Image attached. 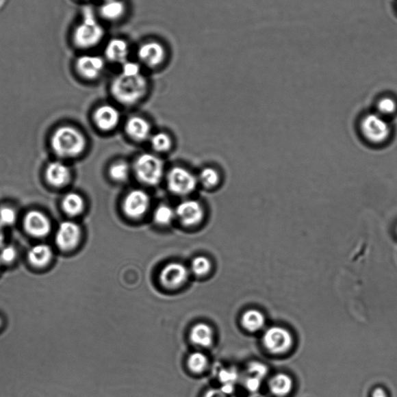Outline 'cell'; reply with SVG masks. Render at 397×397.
<instances>
[{
	"instance_id": "obj_1",
	"label": "cell",
	"mask_w": 397,
	"mask_h": 397,
	"mask_svg": "<svg viewBox=\"0 0 397 397\" xmlns=\"http://www.w3.org/2000/svg\"><path fill=\"white\" fill-rule=\"evenodd\" d=\"M104 37L105 29L98 13L91 5H85L71 34L73 44L79 50L89 51L101 44Z\"/></svg>"
},
{
	"instance_id": "obj_2",
	"label": "cell",
	"mask_w": 397,
	"mask_h": 397,
	"mask_svg": "<svg viewBox=\"0 0 397 397\" xmlns=\"http://www.w3.org/2000/svg\"><path fill=\"white\" fill-rule=\"evenodd\" d=\"M148 86V80L142 73L127 74L120 72L111 83L110 91L119 103L133 105L144 97Z\"/></svg>"
},
{
	"instance_id": "obj_3",
	"label": "cell",
	"mask_w": 397,
	"mask_h": 397,
	"mask_svg": "<svg viewBox=\"0 0 397 397\" xmlns=\"http://www.w3.org/2000/svg\"><path fill=\"white\" fill-rule=\"evenodd\" d=\"M51 148L62 157H75L83 153L86 145V139L73 127H62L51 137Z\"/></svg>"
},
{
	"instance_id": "obj_4",
	"label": "cell",
	"mask_w": 397,
	"mask_h": 397,
	"mask_svg": "<svg viewBox=\"0 0 397 397\" xmlns=\"http://www.w3.org/2000/svg\"><path fill=\"white\" fill-rule=\"evenodd\" d=\"M359 130L365 141L375 146L386 144L392 134L387 119L377 113L365 115L360 121Z\"/></svg>"
},
{
	"instance_id": "obj_5",
	"label": "cell",
	"mask_w": 397,
	"mask_h": 397,
	"mask_svg": "<svg viewBox=\"0 0 397 397\" xmlns=\"http://www.w3.org/2000/svg\"><path fill=\"white\" fill-rule=\"evenodd\" d=\"M134 172L142 183L155 185L159 183L164 172V164L157 156L151 154L140 155L134 163Z\"/></svg>"
},
{
	"instance_id": "obj_6",
	"label": "cell",
	"mask_w": 397,
	"mask_h": 397,
	"mask_svg": "<svg viewBox=\"0 0 397 397\" xmlns=\"http://www.w3.org/2000/svg\"><path fill=\"white\" fill-rule=\"evenodd\" d=\"M138 62L142 66L157 68L166 61L167 50L164 44L157 40H148L138 47Z\"/></svg>"
},
{
	"instance_id": "obj_7",
	"label": "cell",
	"mask_w": 397,
	"mask_h": 397,
	"mask_svg": "<svg viewBox=\"0 0 397 397\" xmlns=\"http://www.w3.org/2000/svg\"><path fill=\"white\" fill-rule=\"evenodd\" d=\"M106 65L104 57L89 53L79 55L74 62L75 72L80 77L89 81L101 77Z\"/></svg>"
},
{
	"instance_id": "obj_8",
	"label": "cell",
	"mask_w": 397,
	"mask_h": 397,
	"mask_svg": "<svg viewBox=\"0 0 397 397\" xmlns=\"http://www.w3.org/2000/svg\"><path fill=\"white\" fill-rule=\"evenodd\" d=\"M167 184L169 190L175 195L185 196L195 190L197 179L185 168L176 167L168 172Z\"/></svg>"
},
{
	"instance_id": "obj_9",
	"label": "cell",
	"mask_w": 397,
	"mask_h": 397,
	"mask_svg": "<svg viewBox=\"0 0 397 397\" xmlns=\"http://www.w3.org/2000/svg\"><path fill=\"white\" fill-rule=\"evenodd\" d=\"M189 270L180 262H171L162 268L159 273V281L162 287L168 290L179 289L188 282Z\"/></svg>"
},
{
	"instance_id": "obj_10",
	"label": "cell",
	"mask_w": 397,
	"mask_h": 397,
	"mask_svg": "<svg viewBox=\"0 0 397 397\" xmlns=\"http://www.w3.org/2000/svg\"><path fill=\"white\" fill-rule=\"evenodd\" d=\"M266 348L273 354L280 355L289 351L293 346V337L290 333L280 326H273L264 335Z\"/></svg>"
},
{
	"instance_id": "obj_11",
	"label": "cell",
	"mask_w": 397,
	"mask_h": 397,
	"mask_svg": "<svg viewBox=\"0 0 397 397\" xmlns=\"http://www.w3.org/2000/svg\"><path fill=\"white\" fill-rule=\"evenodd\" d=\"M150 206V197L141 190L131 191L123 203V209L128 218L138 219L147 212Z\"/></svg>"
},
{
	"instance_id": "obj_12",
	"label": "cell",
	"mask_w": 397,
	"mask_h": 397,
	"mask_svg": "<svg viewBox=\"0 0 397 397\" xmlns=\"http://www.w3.org/2000/svg\"><path fill=\"white\" fill-rule=\"evenodd\" d=\"M81 237L80 227L72 221H65L58 227L55 242L62 251H71L77 246Z\"/></svg>"
},
{
	"instance_id": "obj_13",
	"label": "cell",
	"mask_w": 397,
	"mask_h": 397,
	"mask_svg": "<svg viewBox=\"0 0 397 397\" xmlns=\"http://www.w3.org/2000/svg\"><path fill=\"white\" fill-rule=\"evenodd\" d=\"M131 47L127 40L121 38L110 39L105 46L104 58L107 62L122 66L129 61Z\"/></svg>"
},
{
	"instance_id": "obj_14",
	"label": "cell",
	"mask_w": 397,
	"mask_h": 397,
	"mask_svg": "<svg viewBox=\"0 0 397 397\" xmlns=\"http://www.w3.org/2000/svg\"><path fill=\"white\" fill-rule=\"evenodd\" d=\"M176 216L183 225L195 226L202 220L203 209L197 201H185L179 204L176 209Z\"/></svg>"
},
{
	"instance_id": "obj_15",
	"label": "cell",
	"mask_w": 397,
	"mask_h": 397,
	"mask_svg": "<svg viewBox=\"0 0 397 397\" xmlns=\"http://www.w3.org/2000/svg\"><path fill=\"white\" fill-rule=\"evenodd\" d=\"M26 231L33 237L43 238L49 235L51 231L50 220L42 212H29L23 220Z\"/></svg>"
},
{
	"instance_id": "obj_16",
	"label": "cell",
	"mask_w": 397,
	"mask_h": 397,
	"mask_svg": "<svg viewBox=\"0 0 397 397\" xmlns=\"http://www.w3.org/2000/svg\"><path fill=\"white\" fill-rule=\"evenodd\" d=\"M127 5L124 0H103L98 9L99 18L109 22L119 21L124 18Z\"/></svg>"
},
{
	"instance_id": "obj_17",
	"label": "cell",
	"mask_w": 397,
	"mask_h": 397,
	"mask_svg": "<svg viewBox=\"0 0 397 397\" xmlns=\"http://www.w3.org/2000/svg\"><path fill=\"white\" fill-rule=\"evenodd\" d=\"M119 120L118 110L110 105L99 107L94 114L95 124L103 131L113 130L118 125Z\"/></svg>"
},
{
	"instance_id": "obj_18",
	"label": "cell",
	"mask_w": 397,
	"mask_h": 397,
	"mask_svg": "<svg viewBox=\"0 0 397 397\" xmlns=\"http://www.w3.org/2000/svg\"><path fill=\"white\" fill-rule=\"evenodd\" d=\"M46 179L55 188H62L68 183L70 180L69 168L61 162H51L46 169Z\"/></svg>"
},
{
	"instance_id": "obj_19",
	"label": "cell",
	"mask_w": 397,
	"mask_h": 397,
	"mask_svg": "<svg viewBox=\"0 0 397 397\" xmlns=\"http://www.w3.org/2000/svg\"><path fill=\"white\" fill-rule=\"evenodd\" d=\"M190 341L195 346L208 348L212 346L214 338V330L209 324L198 323L192 326L190 333Z\"/></svg>"
},
{
	"instance_id": "obj_20",
	"label": "cell",
	"mask_w": 397,
	"mask_h": 397,
	"mask_svg": "<svg viewBox=\"0 0 397 397\" xmlns=\"http://www.w3.org/2000/svg\"><path fill=\"white\" fill-rule=\"evenodd\" d=\"M125 129L128 136L139 142L147 139L151 133L149 123L139 116H132L128 120Z\"/></svg>"
},
{
	"instance_id": "obj_21",
	"label": "cell",
	"mask_w": 397,
	"mask_h": 397,
	"mask_svg": "<svg viewBox=\"0 0 397 397\" xmlns=\"http://www.w3.org/2000/svg\"><path fill=\"white\" fill-rule=\"evenodd\" d=\"M52 259V250L49 245L39 244L32 247L28 253V260L36 267H44Z\"/></svg>"
},
{
	"instance_id": "obj_22",
	"label": "cell",
	"mask_w": 397,
	"mask_h": 397,
	"mask_svg": "<svg viewBox=\"0 0 397 397\" xmlns=\"http://www.w3.org/2000/svg\"><path fill=\"white\" fill-rule=\"evenodd\" d=\"M270 388L274 395L279 397L285 396L293 389V381L287 375L278 374L271 379Z\"/></svg>"
},
{
	"instance_id": "obj_23",
	"label": "cell",
	"mask_w": 397,
	"mask_h": 397,
	"mask_svg": "<svg viewBox=\"0 0 397 397\" xmlns=\"http://www.w3.org/2000/svg\"><path fill=\"white\" fill-rule=\"evenodd\" d=\"M264 324V315L256 309H249L242 315V324L243 328L249 332L260 330Z\"/></svg>"
},
{
	"instance_id": "obj_24",
	"label": "cell",
	"mask_w": 397,
	"mask_h": 397,
	"mask_svg": "<svg viewBox=\"0 0 397 397\" xmlns=\"http://www.w3.org/2000/svg\"><path fill=\"white\" fill-rule=\"evenodd\" d=\"M62 208L68 215L75 217L83 212L84 201L83 197L75 192L68 194L62 201Z\"/></svg>"
},
{
	"instance_id": "obj_25",
	"label": "cell",
	"mask_w": 397,
	"mask_h": 397,
	"mask_svg": "<svg viewBox=\"0 0 397 397\" xmlns=\"http://www.w3.org/2000/svg\"><path fill=\"white\" fill-rule=\"evenodd\" d=\"M209 361L206 355L200 352L192 353L188 360L190 370L195 374H201L207 370Z\"/></svg>"
},
{
	"instance_id": "obj_26",
	"label": "cell",
	"mask_w": 397,
	"mask_h": 397,
	"mask_svg": "<svg viewBox=\"0 0 397 397\" xmlns=\"http://www.w3.org/2000/svg\"><path fill=\"white\" fill-rule=\"evenodd\" d=\"M190 270L196 277H205L212 270V262L207 257L198 256L192 260Z\"/></svg>"
},
{
	"instance_id": "obj_27",
	"label": "cell",
	"mask_w": 397,
	"mask_h": 397,
	"mask_svg": "<svg viewBox=\"0 0 397 397\" xmlns=\"http://www.w3.org/2000/svg\"><path fill=\"white\" fill-rule=\"evenodd\" d=\"M176 212H174L172 208L165 204L159 206L155 209L154 213V220L156 224L166 226L171 223L173 220Z\"/></svg>"
},
{
	"instance_id": "obj_28",
	"label": "cell",
	"mask_w": 397,
	"mask_h": 397,
	"mask_svg": "<svg viewBox=\"0 0 397 397\" xmlns=\"http://www.w3.org/2000/svg\"><path fill=\"white\" fill-rule=\"evenodd\" d=\"M377 114L387 118L397 111V103L394 99L386 97L379 99L376 105Z\"/></svg>"
},
{
	"instance_id": "obj_29",
	"label": "cell",
	"mask_w": 397,
	"mask_h": 397,
	"mask_svg": "<svg viewBox=\"0 0 397 397\" xmlns=\"http://www.w3.org/2000/svg\"><path fill=\"white\" fill-rule=\"evenodd\" d=\"M110 176L116 182H124L129 177L130 167L126 162H116L110 168Z\"/></svg>"
},
{
	"instance_id": "obj_30",
	"label": "cell",
	"mask_w": 397,
	"mask_h": 397,
	"mask_svg": "<svg viewBox=\"0 0 397 397\" xmlns=\"http://www.w3.org/2000/svg\"><path fill=\"white\" fill-rule=\"evenodd\" d=\"M151 146L159 153H164L171 148V139L165 133H157L151 138Z\"/></svg>"
},
{
	"instance_id": "obj_31",
	"label": "cell",
	"mask_w": 397,
	"mask_h": 397,
	"mask_svg": "<svg viewBox=\"0 0 397 397\" xmlns=\"http://www.w3.org/2000/svg\"><path fill=\"white\" fill-rule=\"evenodd\" d=\"M201 183L207 188H213L219 183V174L212 168L203 169L200 175Z\"/></svg>"
},
{
	"instance_id": "obj_32",
	"label": "cell",
	"mask_w": 397,
	"mask_h": 397,
	"mask_svg": "<svg viewBox=\"0 0 397 397\" xmlns=\"http://www.w3.org/2000/svg\"><path fill=\"white\" fill-rule=\"evenodd\" d=\"M16 214L14 209L3 207L0 209V224L3 226H10L15 223Z\"/></svg>"
},
{
	"instance_id": "obj_33",
	"label": "cell",
	"mask_w": 397,
	"mask_h": 397,
	"mask_svg": "<svg viewBox=\"0 0 397 397\" xmlns=\"http://www.w3.org/2000/svg\"><path fill=\"white\" fill-rule=\"evenodd\" d=\"M16 257V251L14 247L7 246L0 251V259L5 262V264H10V262L14 261Z\"/></svg>"
},
{
	"instance_id": "obj_34",
	"label": "cell",
	"mask_w": 397,
	"mask_h": 397,
	"mask_svg": "<svg viewBox=\"0 0 397 397\" xmlns=\"http://www.w3.org/2000/svg\"><path fill=\"white\" fill-rule=\"evenodd\" d=\"M231 394V393L227 392L225 389L212 390L204 396V397H232Z\"/></svg>"
},
{
	"instance_id": "obj_35",
	"label": "cell",
	"mask_w": 397,
	"mask_h": 397,
	"mask_svg": "<svg viewBox=\"0 0 397 397\" xmlns=\"http://www.w3.org/2000/svg\"><path fill=\"white\" fill-rule=\"evenodd\" d=\"M372 397H387V394L383 389L376 388L373 391Z\"/></svg>"
},
{
	"instance_id": "obj_36",
	"label": "cell",
	"mask_w": 397,
	"mask_h": 397,
	"mask_svg": "<svg viewBox=\"0 0 397 397\" xmlns=\"http://www.w3.org/2000/svg\"><path fill=\"white\" fill-rule=\"evenodd\" d=\"M5 241L3 226L0 224V247H2Z\"/></svg>"
},
{
	"instance_id": "obj_37",
	"label": "cell",
	"mask_w": 397,
	"mask_h": 397,
	"mask_svg": "<svg viewBox=\"0 0 397 397\" xmlns=\"http://www.w3.org/2000/svg\"><path fill=\"white\" fill-rule=\"evenodd\" d=\"M249 397H265V396H261V395H259V394H254V395H253V396H249Z\"/></svg>"
},
{
	"instance_id": "obj_38",
	"label": "cell",
	"mask_w": 397,
	"mask_h": 397,
	"mask_svg": "<svg viewBox=\"0 0 397 397\" xmlns=\"http://www.w3.org/2000/svg\"><path fill=\"white\" fill-rule=\"evenodd\" d=\"M79 1H87V0H79Z\"/></svg>"
},
{
	"instance_id": "obj_39",
	"label": "cell",
	"mask_w": 397,
	"mask_h": 397,
	"mask_svg": "<svg viewBox=\"0 0 397 397\" xmlns=\"http://www.w3.org/2000/svg\"><path fill=\"white\" fill-rule=\"evenodd\" d=\"M0 324H1V320H0Z\"/></svg>"
},
{
	"instance_id": "obj_40",
	"label": "cell",
	"mask_w": 397,
	"mask_h": 397,
	"mask_svg": "<svg viewBox=\"0 0 397 397\" xmlns=\"http://www.w3.org/2000/svg\"><path fill=\"white\" fill-rule=\"evenodd\" d=\"M396 233H397V227H396Z\"/></svg>"
},
{
	"instance_id": "obj_41",
	"label": "cell",
	"mask_w": 397,
	"mask_h": 397,
	"mask_svg": "<svg viewBox=\"0 0 397 397\" xmlns=\"http://www.w3.org/2000/svg\"><path fill=\"white\" fill-rule=\"evenodd\" d=\"M102 1H103V0H102Z\"/></svg>"
}]
</instances>
